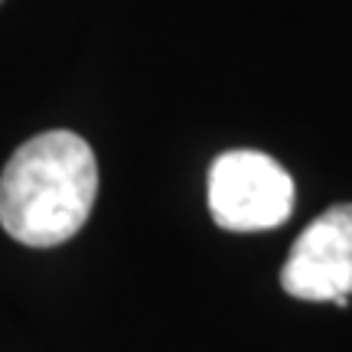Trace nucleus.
<instances>
[{"mask_svg": "<svg viewBox=\"0 0 352 352\" xmlns=\"http://www.w3.org/2000/svg\"><path fill=\"white\" fill-rule=\"evenodd\" d=\"M98 192L95 153L72 131H46L16 147L0 173V226L30 248L63 245L85 226Z\"/></svg>", "mask_w": 352, "mask_h": 352, "instance_id": "obj_1", "label": "nucleus"}, {"mask_svg": "<svg viewBox=\"0 0 352 352\" xmlns=\"http://www.w3.org/2000/svg\"><path fill=\"white\" fill-rule=\"evenodd\" d=\"M280 287L297 300L349 307L352 294V202L329 206L294 241L280 267Z\"/></svg>", "mask_w": 352, "mask_h": 352, "instance_id": "obj_3", "label": "nucleus"}, {"mask_svg": "<svg viewBox=\"0 0 352 352\" xmlns=\"http://www.w3.org/2000/svg\"><path fill=\"white\" fill-rule=\"evenodd\" d=\"M209 212L226 232H264L294 212V179L261 151H228L209 170Z\"/></svg>", "mask_w": 352, "mask_h": 352, "instance_id": "obj_2", "label": "nucleus"}]
</instances>
